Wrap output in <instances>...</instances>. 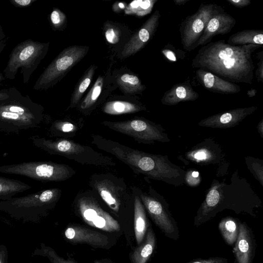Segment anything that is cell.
<instances>
[{"mask_svg": "<svg viewBox=\"0 0 263 263\" xmlns=\"http://www.w3.org/2000/svg\"><path fill=\"white\" fill-rule=\"evenodd\" d=\"M261 47L254 44L233 46L224 40L211 41L198 50L191 65L232 83L251 84L255 69L252 54Z\"/></svg>", "mask_w": 263, "mask_h": 263, "instance_id": "cell-1", "label": "cell"}, {"mask_svg": "<svg viewBox=\"0 0 263 263\" xmlns=\"http://www.w3.org/2000/svg\"><path fill=\"white\" fill-rule=\"evenodd\" d=\"M92 139V143L99 149L114 155L137 173L175 186L185 183V172L166 156L135 149L98 135H93Z\"/></svg>", "mask_w": 263, "mask_h": 263, "instance_id": "cell-2", "label": "cell"}, {"mask_svg": "<svg viewBox=\"0 0 263 263\" xmlns=\"http://www.w3.org/2000/svg\"><path fill=\"white\" fill-rule=\"evenodd\" d=\"M8 97L0 101V132L18 133L37 127L43 120V107L14 87L8 88Z\"/></svg>", "mask_w": 263, "mask_h": 263, "instance_id": "cell-3", "label": "cell"}, {"mask_svg": "<svg viewBox=\"0 0 263 263\" xmlns=\"http://www.w3.org/2000/svg\"><path fill=\"white\" fill-rule=\"evenodd\" d=\"M61 190L52 188L25 196L0 201V211L11 216L27 220H37L52 208L59 199Z\"/></svg>", "mask_w": 263, "mask_h": 263, "instance_id": "cell-4", "label": "cell"}, {"mask_svg": "<svg viewBox=\"0 0 263 263\" xmlns=\"http://www.w3.org/2000/svg\"><path fill=\"white\" fill-rule=\"evenodd\" d=\"M49 43H42L27 39L16 45L11 51L4 69L5 79L13 80L21 69L24 84H27L33 72L48 50Z\"/></svg>", "mask_w": 263, "mask_h": 263, "instance_id": "cell-5", "label": "cell"}, {"mask_svg": "<svg viewBox=\"0 0 263 263\" xmlns=\"http://www.w3.org/2000/svg\"><path fill=\"white\" fill-rule=\"evenodd\" d=\"M33 144L50 155H57L72 159L79 163L95 165H113L110 158L103 155L91 147L65 139H48L33 136Z\"/></svg>", "mask_w": 263, "mask_h": 263, "instance_id": "cell-6", "label": "cell"}, {"mask_svg": "<svg viewBox=\"0 0 263 263\" xmlns=\"http://www.w3.org/2000/svg\"><path fill=\"white\" fill-rule=\"evenodd\" d=\"M0 173L48 182L64 181L71 177L75 172L66 164L51 161H31L0 166Z\"/></svg>", "mask_w": 263, "mask_h": 263, "instance_id": "cell-7", "label": "cell"}, {"mask_svg": "<svg viewBox=\"0 0 263 263\" xmlns=\"http://www.w3.org/2000/svg\"><path fill=\"white\" fill-rule=\"evenodd\" d=\"M223 10L216 4L202 3L194 14L186 16L179 27L183 49L189 52L195 50L210 18Z\"/></svg>", "mask_w": 263, "mask_h": 263, "instance_id": "cell-8", "label": "cell"}, {"mask_svg": "<svg viewBox=\"0 0 263 263\" xmlns=\"http://www.w3.org/2000/svg\"><path fill=\"white\" fill-rule=\"evenodd\" d=\"M88 48L73 46L63 50L44 69L36 81L33 89L46 90L58 81L86 54Z\"/></svg>", "mask_w": 263, "mask_h": 263, "instance_id": "cell-9", "label": "cell"}, {"mask_svg": "<svg viewBox=\"0 0 263 263\" xmlns=\"http://www.w3.org/2000/svg\"><path fill=\"white\" fill-rule=\"evenodd\" d=\"M103 124L113 130L133 138L139 143L149 144L156 141H170L167 134L161 125L145 119H136L117 122L105 121Z\"/></svg>", "mask_w": 263, "mask_h": 263, "instance_id": "cell-10", "label": "cell"}, {"mask_svg": "<svg viewBox=\"0 0 263 263\" xmlns=\"http://www.w3.org/2000/svg\"><path fill=\"white\" fill-rule=\"evenodd\" d=\"M78 197L77 208L81 216L86 223L107 232L120 230L118 221L105 211L91 196L82 195Z\"/></svg>", "mask_w": 263, "mask_h": 263, "instance_id": "cell-11", "label": "cell"}, {"mask_svg": "<svg viewBox=\"0 0 263 263\" xmlns=\"http://www.w3.org/2000/svg\"><path fill=\"white\" fill-rule=\"evenodd\" d=\"M138 196L154 222L164 235L170 239L178 240L179 231L177 224L164 200L143 193H139Z\"/></svg>", "mask_w": 263, "mask_h": 263, "instance_id": "cell-12", "label": "cell"}, {"mask_svg": "<svg viewBox=\"0 0 263 263\" xmlns=\"http://www.w3.org/2000/svg\"><path fill=\"white\" fill-rule=\"evenodd\" d=\"M257 109V106H252L231 109L207 117L201 120L198 124L200 126L215 128L232 127L237 125Z\"/></svg>", "mask_w": 263, "mask_h": 263, "instance_id": "cell-13", "label": "cell"}, {"mask_svg": "<svg viewBox=\"0 0 263 263\" xmlns=\"http://www.w3.org/2000/svg\"><path fill=\"white\" fill-rule=\"evenodd\" d=\"M160 17V12L156 10L125 45L121 52L123 57L136 53L146 45L156 31Z\"/></svg>", "mask_w": 263, "mask_h": 263, "instance_id": "cell-14", "label": "cell"}, {"mask_svg": "<svg viewBox=\"0 0 263 263\" xmlns=\"http://www.w3.org/2000/svg\"><path fill=\"white\" fill-rule=\"evenodd\" d=\"M256 247L252 230L246 222H240L238 237L233 248L236 262L253 263Z\"/></svg>", "mask_w": 263, "mask_h": 263, "instance_id": "cell-15", "label": "cell"}, {"mask_svg": "<svg viewBox=\"0 0 263 263\" xmlns=\"http://www.w3.org/2000/svg\"><path fill=\"white\" fill-rule=\"evenodd\" d=\"M236 21L232 15L223 10L213 16L208 23L205 29L200 38L197 47L211 42L217 35L229 33L235 26Z\"/></svg>", "mask_w": 263, "mask_h": 263, "instance_id": "cell-16", "label": "cell"}, {"mask_svg": "<svg viewBox=\"0 0 263 263\" xmlns=\"http://www.w3.org/2000/svg\"><path fill=\"white\" fill-rule=\"evenodd\" d=\"M102 200L114 212L118 213L122 203V199L125 195V191L108 178H95L92 183Z\"/></svg>", "mask_w": 263, "mask_h": 263, "instance_id": "cell-17", "label": "cell"}, {"mask_svg": "<svg viewBox=\"0 0 263 263\" xmlns=\"http://www.w3.org/2000/svg\"><path fill=\"white\" fill-rule=\"evenodd\" d=\"M64 234L67 240L74 243H86L94 247L105 248L109 243L107 236L81 226L69 227L66 229Z\"/></svg>", "mask_w": 263, "mask_h": 263, "instance_id": "cell-18", "label": "cell"}, {"mask_svg": "<svg viewBox=\"0 0 263 263\" xmlns=\"http://www.w3.org/2000/svg\"><path fill=\"white\" fill-rule=\"evenodd\" d=\"M195 77L198 83L209 91L223 95L235 94L241 91L240 86L201 69H197Z\"/></svg>", "mask_w": 263, "mask_h": 263, "instance_id": "cell-19", "label": "cell"}, {"mask_svg": "<svg viewBox=\"0 0 263 263\" xmlns=\"http://www.w3.org/2000/svg\"><path fill=\"white\" fill-rule=\"evenodd\" d=\"M199 97V93L193 88L188 77L184 82L174 85L164 92L161 102L163 105L172 106L181 102L195 101Z\"/></svg>", "mask_w": 263, "mask_h": 263, "instance_id": "cell-20", "label": "cell"}, {"mask_svg": "<svg viewBox=\"0 0 263 263\" xmlns=\"http://www.w3.org/2000/svg\"><path fill=\"white\" fill-rule=\"evenodd\" d=\"M148 221L144 206L138 195L134 197V230L137 243L143 241L147 230Z\"/></svg>", "mask_w": 263, "mask_h": 263, "instance_id": "cell-21", "label": "cell"}, {"mask_svg": "<svg viewBox=\"0 0 263 263\" xmlns=\"http://www.w3.org/2000/svg\"><path fill=\"white\" fill-rule=\"evenodd\" d=\"M156 239L153 229L149 228L144 241L134 251L132 255L133 263H146L156 247Z\"/></svg>", "mask_w": 263, "mask_h": 263, "instance_id": "cell-22", "label": "cell"}, {"mask_svg": "<svg viewBox=\"0 0 263 263\" xmlns=\"http://www.w3.org/2000/svg\"><path fill=\"white\" fill-rule=\"evenodd\" d=\"M227 43L233 46L254 44L262 46L263 30L262 29H245L232 34Z\"/></svg>", "mask_w": 263, "mask_h": 263, "instance_id": "cell-23", "label": "cell"}, {"mask_svg": "<svg viewBox=\"0 0 263 263\" xmlns=\"http://www.w3.org/2000/svg\"><path fill=\"white\" fill-rule=\"evenodd\" d=\"M31 187V186L20 180L0 177V200H9Z\"/></svg>", "mask_w": 263, "mask_h": 263, "instance_id": "cell-24", "label": "cell"}, {"mask_svg": "<svg viewBox=\"0 0 263 263\" xmlns=\"http://www.w3.org/2000/svg\"><path fill=\"white\" fill-rule=\"evenodd\" d=\"M240 222L232 217H226L221 219L218 228L225 242L229 246L235 243L238 237Z\"/></svg>", "mask_w": 263, "mask_h": 263, "instance_id": "cell-25", "label": "cell"}, {"mask_svg": "<svg viewBox=\"0 0 263 263\" xmlns=\"http://www.w3.org/2000/svg\"><path fill=\"white\" fill-rule=\"evenodd\" d=\"M143 106L123 101H113L107 102L103 107V111L107 114L119 115L132 114L145 109Z\"/></svg>", "mask_w": 263, "mask_h": 263, "instance_id": "cell-26", "label": "cell"}, {"mask_svg": "<svg viewBox=\"0 0 263 263\" xmlns=\"http://www.w3.org/2000/svg\"><path fill=\"white\" fill-rule=\"evenodd\" d=\"M117 83L123 90L129 93L140 92L145 88L138 77L128 73L123 74L118 77Z\"/></svg>", "mask_w": 263, "mask_h": 263, "instance_id": "cell-27", "label": "cell"}, {"mask_svg": "<svg viewBox=\"0 0 263 263\" xmlns=\"http://www.w3.org/2000/svg\"><path fill=\"white\" fill-rule=\"evenodd\" d=\"M95 66H91L81 78L76 86L72 93L70 107L72 108L77 105L84 92L89 86L94 74Z\"/></svg>", "mask_w": 263, "mask_h": 263, "instance_id": "cell-28", "label": "cell"}, {"mask_svg": "<svg viewBox=\"0 0 263 263\" xmlns=\"http://www.w3.org/2000/svg\"><path fill=\"white\" fill-rule=\"evenodd\" d=\"M157 0L135 1L126 8L125 12L143 16L151 13Z\"/></svg>", "mask_w": 263, "mask_h": 263, "instance_id": "cell-29", "label": "cell"}, {"mask_svg": "<svg viewBox=\"0 0 263 263\" xmlns=\"http://www.w3.org/2000/svg\"><path fill=\"white\" fill-rule=\"evenodd\" d=\"M103 85V79L100 76L82 101L81 109L89 108L95 103L102 91Z\"/></svg>", "mask_w": 263, "mask_h": 263, "instance_id": "cell-30", "label": "cell"}, {"mask_svg": "<svg viewBox=\"0 0 263 263\" xmlns=\"http://www.w3.org/2000/svg\"><path fill=\"white\" fill-rule=\"evenodd\" d=\"M161 53L170 62H177L186 58L185 51L177 48L171 44H166L161 50Z\"/></svg>", "mask_w": 263, "mask_h": 263, "instance_id": "cell-31", "label": "cell"}, {"mask_svg": "<svg viewBox=\"0 0 263 263\" xmlns=\"http://www.w3.org/2000/svg\"><path fill=\"white\" fill-rule=\"evenodd\" d=\"M187 157L196 162H211L214 160V154L206 148H200L192 151Z\"/></svg>", "mask_w": 263, "mask_h": 263, "instance_id": "cell-32", "label": "cell"}, {"mask_svg": "<svg viewBox=\"0 0 263 263\" xmlns=\"http://www.w3.org/2000/svg\"><path fill=\"white\" fill-rule=\"evenodd\" d=\"M50 22L53 29H60L66 21L65 14L58 8L53 9L50 16Z\"/></svg>", "mask_w": 263, "mask_h": 263, "instance_id": "cell-33", "label": "cell"}, {"mask_svg": "<svg viewBox=\"0 0 263 263\" xmlns=\"http://www.w3.org/2000/svg\"><path fill=\"white\" fill-rule=\"evenodd\" d=\"M119 31L114 26H109L105 32V37L108 42L116 44L119 39Z\"/></svg>", "mask_w": 263, "mask_h": 263, "instance_id": "cell-34", "label": "cell"}, {"mask_svg": "<svg viewBox=\"0 0 263 263\" xmlns=\"http://www.w3.org/2000/svg\"><path fill=\"white\" fill-rule=\"evenodd\" d=\"M257 58L259 59L257 66V68L255 71V77L258 82H263V51L261 50L257 54Z\"/></svg>", "mask_w": 263, "mask_h": 263, "instance_id": "cell-35", "label": "cell"}, {"mask_svg": "<svg viewBox=\"0 0 263 263\" xmlns=\"http://www.w3.org/2000/svg\"><path fill=\"white\" fill-rule=\"evenodd\" d=\"M186 263H229L227 258L221 257L197 258Z\"/></svg>", "mask_w": 263, "mask_h": 263, "instance_id": "cell-36", "label": "cell"}, {"mask_svg": "<svg viewBox=\"0 0 263 263\" xmlns=\"http://www.w3.org/2000/svg\"><path fill=\"white\" fill-rule=\"evenodd\" d=\"M45 251L52 263H75L71 259H65L58 256L53 250H45Z\"/></svg>", "mask_w": 263, "mask_h": 263, "instance_id": "cell-37", "label": "cell"}, {"mask_svg": "<svg viewBox=\"0 0 263 263\" xmlns=\"http://www.w3.org/2000/svg\"><path fill=\"white\" fill-rule=\"evenodd\" d=\"M37 0H10V3L15 7L25 8L31 6Z\"/></svg>", "mask_w": 263, "mask_h": 263, "instance_id": "cell-38", "label": "cell"}, {"mask_svg": "<svg viewBox=\"0 0 263 263\" xmlns=\"http://www.w3.org/2000/svg\"><path fill=\"white\" fill-rule=\"evenodd\" d=\"M231 5L239 8H242L251 4L250 0H227Z\"/></svg>", "mask_w": 263, "mask_h": 263, "instance_id": "cell-39", "label": "cell"}, {"mask_svg": "<svg viewBox=\"0 0 263 263\" xmlns=\"http://www.w3.org/2000/svg\"><path fill=\"white\" fill-rule=\"evenodd\" d=\"M8 97V88L0 90V101Z\"/></svg>", "mask_w": 263, "mask_h": 263, "instance_id": "cell-40", "label": "cell"}, {"mask_svg": "<svg viewBox=\"0 0 263 263\" xmlns=\"http://www.w3.org/2000/svg\"><path fill=\"white\" fill-rule=\"evenodd\" d=\"M257 93V90L254 88H251V89L249 90L247 92V96L250 97H254Z\"/></svg>", "mask_w": 263, "mask_h": 263, "instance_id": "cell-41", "label": "cell"}, {"mask_svg": "<svg viewBox=\"0 0 263 263\" xmlns=\"http://www.w3.org/2000/svg\"><path fill=\"white\" fill-rule=\"evenodd\" d=\"M190 0H173L175 5L178 6L184 5Z\"/></svg>", "mask_w": 263, "mask_h": 263, "instance_id": "cell-42", "label": "cell"}, {"mask_svg": "<svg viewBox=\"0 0 263 263\" xmlns=\"http://www.w3.org/2000/svg\"><path fill=\"white\" fill-rule=\"evenodd\" d=\"M5 37H6L5 33H4V32L3 31V29L0 24V41L4 40Z\"/></svg>", "mask_w": 263, "mask_h": 263, "instance_id": "cell-43", "label": "cell"}, {"mask_svg": "<svg viewBox=\"0 0 263 263\" xmlns=\"http://www.w3.org/2000/svg\"><path fill=\"white\" fill-rule=\"evenodd\" d=\"M6 45V41L5 40H3L2 41H0V54L2 53V52L4 49L5 46Z\"/></svg>", "mask_w": 263, "mask_h": 263, "instance_id": "cell-44", "label": "cell"}, {"mask_svg": "<svg viewBox=\"0 0 263 263\" xmlns=\"http://www.w3.org/2000/svg\"><path fill=\"white\" fill-rule=\"evenodd\" d=\"M191 172V171H190ZM191 175L195 178L199 177V174L197 171H192L191 172Z\"/></svg>", "mask_w": 263, "mask_h": 263, "instance_id": "cell-45", "label": "cell"}, {"mask_svg": "<svg viewBox=\"0 0 263 263\" xmlns=\"http://www.w3.org/2000/svg\"><path fill=\"white\" fill-rule=\"evenodd\" d=\"M5 79V78L4 74L0 72V86L2 84V81H4Z\"/></svg>", "mask_w": 263, "mask_h": 263, "instance_id": "cell-46", "label": "cell"}, {"mask_svg": "<svg viewBox=\"0 0 263 263\" xmlns=\"http://www.w3.org/2000/svg\"><path fill=\"white\" fill-rule=\"evenodd\" d=\"M0 263H2L1 259H0Z\"/></svg>", "mask_w": 263, "mask_h": 263, "instance_id": "cell-47", "label": "cell"}]
</instances>
